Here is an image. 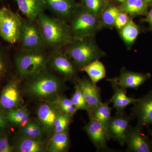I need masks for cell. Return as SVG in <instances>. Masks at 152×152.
<instances>
[{
  "label": "cell",
  "instance_id": "1",
  "mask_svg": "<svg viewBox=\"0 0 152 152\" xmlns=\"http://www.w3.org/2000/svg\"><path fill=\"white\" fill-rule=\"evenodd\" d=\"M36 22L45 46L59 49L67 45L73 39L69 26L64 20L52 18L43 12Z\"/></svg>",
  "mask_w": 152,
  "mask_h": 152
},
{
  "label": "cell",
  "instance_id": "2",
  "mask_svg": "<svg viewBox=\"0 0 152 152\" xmlns=\"http://www.w3.org/2000/svg\"><path fill=\"white\" fill-rule=\"evenodd\" d=\"M94 38L73 39L66 46L65 53L79 69L106 56L105 53L99 48Z\"/></svg>",
  "mask_w": 152,
  "mask_h": 152
},
{
  "label": "cell",
  "instance_id": "3",
  "mask_svg": "<svg viewBox=\"0 0 152 152\" xmlns=\"http://www.w3.org/2000/svg\"><path fill=\"white\" fill-rule=\"evenodd\" d=\"M69 21L73 38L76 39L94 37L102 28L100 19L89 12L80 4L76 5Z\"/></svg>",
  "mask_w": 152,
  "mask_h": 152
},
{
  "label": "cell",
  "instance_id": "4",
  "mask_svg": "<svg viewBox=\"0 0 152 152\" xmlns=\"http://www.w3.org/2000/svg\"><path fill=\"white\" fill-rule=\"evenodd\" d=\"M48 59L44 49H22L16 58L15 64L20 75L30 77L46 70Z\"/></svg>",
  "mask_w": 152,
  "mask_h": 152
},
{
  "label": "cell",
  "instance_id": "5",
  "mask_svg": "<svg viewBox=\"0 0 152 152\" xmlns=\"http://www.w3.org/2000/svg\"><path fill=\"white\" fill-rule=\"evenodd\" d=\"M28 86L29 92L39 98H47L54 95L60 90L61 84L54 76L46 72L31 76Z\"/></svg>",
  "mask_w": 152,
  "mask_h": 152
},
{
  "label": "cell",
  "instance_id": "6",
  "mask_svg": "<svg viewBox=\"0 0 152 152\" xmlns=\"http://www.w3.org/2000/svg\"><path fill=\"white\" fill-rule=\"evenodd\" d=\"M21 18L10 9H0V36L4 40L14 44L18 41Z\"/></svg>",
  "mask_w": 152,
  "mask_h": 152
},
{
  "label": "cell",
  "instance_id": "7",
  "mask_svg": "<svg viewBox=\"0 0 152 152\" xmlns=\"http://www.w3.org/2000/svg\"><path fill=\"white\" fill-rule=\"evenodd\" d=\"M22 19L19 42L25 50L44 49L45 46L37 22Z\"/></svg>",
  "mask_w": 152,
  "mask_h": 152
},
{
  "label": "cell",
  "instance_id": "8",
  "mask_svg": "<svg viewBox=\"0 0 152 152\" xmlns=\"http://www.w3.org/2000/svg\"><path fill=\"white\" fill-rule=\"evenodd\" d=\"M132 111V117L137 120V127L142 129L152 125V91L139 99L134 104Z\"/></svg>",
  "mask_w": 152,
  "mask_h": 152
},
{
  "label": "cell",
  "instance_id": "9",
  "mask_svg": "<svg viewBox=\"0 0 152 152\" xmlns=\"http://www.w3.org/2000/svg\"><path fill=\"white\" fill-rule=\"evenodd\" d=\"M132 116H129L124 111L117 112L112 117L109 123L108 132L110 138L116 141L121 146L125 144L126 135Z\"/></svg>",
  "mask_w": 152,
  "mask_h": 152
},
{
  "label": "cell",
  "instance_id": "10",
  "mask_svg": "<svg viewBox=\"0 0 152 152\" xmlns=\"http://www.w3.org/2000/svg\"><path fill=\"white\" fill-rule=\"evenodd\" d=\"M52 68L66 78H75L77 75L76 66L65 53L55 49L49 58Z\"/></svg>",
  "mask_w": 152,
  "mask_h": 152
},
{
  "label": "cell",
  "instance_id": "11",
  "mask_svg": "<svg viewBox=\"0 0 152 152\" xmlns=\"http://www.w3.org/2000/svg\"><path fill=\"white\" fill-rule=\"evenodd\" d=\"M141 130L137 126L133 127L130 126L125 140L128 152H152V142Z\"/></svg>",
  "mask_w": 152,
  "mask_h": 152
},
{
  "label": "cell",
  "instance_id": "12",
  "mask_svg": "<svg viewBox=\"0 0 152 152\" xmlns=\"http://www.w3.org/2000/svg\"><path fill=\"white\" fill-rule=\"evenodd\" d=\"M21 102L16 78H12L3 88L0 95V108L8 111L18 108Z\"/></svg>",
  "mask_w": 152,
  "mask_h": 152
},
{
  "label": "cell",
  "instance_id": "13",
  "mask_svg": "<svg viewBox=\"0 0 152 152\" xmlns=\"http://www.w3.org/2000/svg\"><path fill=\"white\" fill-rule=\"evenodd\" d=\"M85 130L91 141L98 151H109L107 141L110 139V136L102 125L94 118H91Z\"/></svg>",
  "mask_w": 152,
  "mask_h": 152
},
{
  "label": "cell",
  "instance_id": "14",
  "mask_svg": "<svg viewBox=\"0 0 152 152\" xmlns=\"http://www.w3.org/2000/svg\"><path fill=\"white\" fill-rule=\"evenodd\" d=\"M77 83L84 96L88 110V114L90 118L96 108L102 102L100 88L96 85L94 84L91 80L86 78L78 79Z\"/></svg>",
  "mask_w": 152,
  "mask_h": 152
},
{
  "label": "cell",
  "instance_id": "15",
  "mask_svg": "<svg viewBox=\"0 0 152 152\" xmlns=\"http://www.w3.org/2000/svg\"><path fill=\"white\" fill-rule=\"evenodd\" d=\"M151 75L149 73L134 72L123 69L118 77L107 79L114 82L124 88L137 89L145 82L149 80Z\"/></svg>",
  "mask_w": 152,
  "mask_h": 152
},
{
  "label": "cell",
  "instance_id": "16",
  "mask_svg": "<svg viewBox=\"0 0 152 152\" xmlns=\"http://www.w3.org/2000/svg\"><path fill=\"white\" fill-rule=\"evenodd\" d=\"M46 7L59 18L69 21L76 7L74 0H44Z\"/></svg>",
  "mask_w": 152,
  "mask_h": 152
},
{
  "label": "cell",
  "instance_id": "17",
  "mask_svg": "<svg viewBox=\"0 0 152 152\" xmlns=\"http://www.w3.org/2000/svg\"><path fill=\"white\" fill-rule=\"evenodd\" d=\"M19 10L28 20L35 21L46 8L44 0H15Z\"/></svg>",
  "mask_w": 152,
  "mask_h": 152
},
{
  "label": "cell",
  "instance_id": "18",
  "mask_svg": "<svg viewBox=\"0 0 152 152\" xmlns=\"http://www.w3.org/2000/svg\"><path fill=\"white\" fill-rule=\"evenodd\" d=\"M107 80L110 82L114 91L113 95L109 102L113 104V107L116 109L117 112L124 111L127 106L134 104L138 101L139 99L128 97L126 89L121 88L111 80Z\"/></svg>",
  "mask_w": 152,
  "mask_h": 152
},
{
  "label": "cell",
  "instance_id": "19",
  "mask_svg": "<svg viewBox=\"0 0 152 152\" xmlns=\"http://www.w3.org/2000/svg\"><path fill=\"white\" fill-rule=\"evenodd\" d=\"M120 12L127 13L131 18L146 15L149 6L144 0H126L118 7Z\"/></svg>",
  "mask_w": 152,
  "mask_h": 152
},
{
  "label": "cell",
  "instance_id": "20",
  "mask_svg": "<svg viewBox=\"0 0 152 152\" xmlns=\"http://www.w3.org/2000/svg\"><path fill=\"white\" fill-rule=\"evenodd\" d=\"M58 113L54 106L48 103L42 104L38 109V119L48 129L53 128L55 120L59 115Z\"/></svg>",
  "mask_w": 152,
  "mask_h": 152
},
{
  "label": "cell",
  "instance_id": "21",
  "mask_svg": "<svg viewBox=\"0 0 152 152\" xmlns=\"http://www.w3.org/2000/svg\"><path fill=\"white\" fill-rule=\"evenodd\" d=\"M79 69L87 73L94 84L96 85L98 82L106 77L105 67L99 60H96Z\"/></svg>",
  "mask_w": 152,
  "mask_h": 152
},
{
  "label": "cell",
  "instance_id": "22",
  "mask_svg": "<svg viewBox=\"0 0 152 152\" xmlns=\"http://www.w3.org/2000/svg\"><path fill=\"white\" fill-rule=\"evenodd\" d=\"M140 32V28L132 19L119 31L120 36L128 48H130L135 42Z\"/></svg>",
  "mask_w": 152,
  "mask_h": 152
},
{
  "label": "cell",
  "instance_id": "23",
  "mask_svg": "<svg viewBox=\"0 0 152 152\" xmlns=\"http://www.w3.org/2000/svg\"><path fill=\"white\" fill-rule=\"evenodd\" d=\"M110 102L101 103L96 108L91 118H94L102 124L104 129L109 134L108 126L111 118L112 108L109 107ZM110 136V135H109Z\"/></svg>",
  "mask_w": 152,
  "mask_h": 152
},
{
  "label": "cell",
  "instance_id": "24",
  "mask_svg": "<svg viewBox=\"0 0 152 152\" xmlns=\"http://www.w3.org/2000/svg\"><path fill=\"white\" fill-rule=\"evenodd\" d=\"M69 146V137L67 131L56 133L51 139L48 150L52 152H64Z\"/></svg>",
  "mask_w": 152,
  "mask_h": 152
},
{
  "label": "cell",
  "instance_id": "25",
  "mask_svg": "<svg viewBox=\"0 0 152 152\" xmlns=\"http://www.w3.org/2000/svg\"><path fill=\"white\" fill-rule=\"evenodd\" d=\"M120 11L118 7L113 4H109L103 12L100 18L102 28H113L117 17Z\"/></svg>",
  "mask_w": 152,
  "mask_h": 152
},
{
  "label": "cell",
  "instance_id": "26",
  "mask_svg": "<svg viewBox=\"0 0 152 152\" xmlns=\"http://www.w3.org/2000/svg\"><path fill=\"white\" fill-rule=\"evenodd\" d=\"M43 145L39 139L23 137L17 144V150L20 152H40L43 151Z\"/></svg>",
  "mask_w": 152,
  "mask_h": 152
},
{
  "label": "cell",
  "instance_id": "27",
  "mask_svg": "<svg viewBox=\"0 0 152 152\" xmlns=\"http://www.w3.org/2000/svg\"><path fill=\"white\" fill-rule=\"evenodd\" d=\"M110 0H82L81 5L93 15L100 19Z\"/></svg>",
  "mask_w": 152,
  "mask_h": 152
},
{
  "label": "cell",
  "instance_id": "28",
  "mask_svg": "<svg viewBox=\"0 0 152 152\" xmlns=\"http://www.w3.org/2000/svg\"><path fill=\"white\" fill-rule=\"evenodd\" d=\"M23 137L40 140L43 135V130L41 126L34 122L30 121L25 126L22 128Z\"/></svg>",
  "mask_w": 152,
  "mask_h": 152
},
{
  "label": "cell",
  "instance_id": "29",
  "mask_svg": "<svg viewBox=\"0 0 152 152\" xmlns=\"http://www.w3.org/2000/svg\"><path fill=\"white\" fill-rule=\"evenodd\" d=\"M71 101L77 110H84L88 111V107L82 90L77 83L75 85V91L71 98Z\"/></svg>",
  "mask_w": 152,
  "mask_h": 152
},
{
  "label": "cell",
  "instance_id": "30",
  "mask_svg": "<svg viewBox=\"0 0 152 152\" xmlns=\"http://www.w3.org/2000/svg\"><path fill=\"white\" fill-rule=\"evenodd\" d=\"M58 107L61 113L65 114L71 117L73 116L77 111L71 99L66 97H62L58 99Z\"/></svg>",
  "mask_w": 152,
  "mask_h": 152
},
{
  "label": "cell",
  "instance_id": "31",
  "mask_svg": "<svg viewBox=\"0 0 152 152\" xmlns=\"http://www.w3.org/2000/svg\"><path fill=\"white\" fill-rule=\"evenodd\" d=\"M71 118L65 114H59L54 124V133L62 132L67 130L71 123Z\"/></svg>",
  "mask_w": 152,
  "mask_h": 152
},
{
  "label": "cell",
  "instance_id": "32",
  "mask_svg": "<svg viewBox=\"0 0 152 152\" xmlns=\"http://www.w3.org/2000/svg\"><path fill=\"white\" fill-rule=\"evenodd\" d=\"M28 111L26 107L8 111L7 113L8 120L12 124H16L18 121Z\"/></svg>",
  "mask_w": 152,
  "mask_h": 152
},
{
  "label": "cell",
  "instance_id": "33",
  "mask_svg": "<svg viewBox=\"0 0 152 152\" xmlns=\"http://www.w3.org/2000/svg\"><path fill=\"white\" fill-rule=\"evenodd\" d=\"M132 18L126 13L120 12L115 21L114 27L119 31L129 23Z\"/></svg>",
  "mask_w": 152,
  "mask_h": 152
},
{
  "label": "cell",
  "instance_id": "34",
  "mask_svg": "<svg viewBox=\"0 0 152 152\" xmlns=\"http://www.w3.org/2000/svg\"><path fill=\"white\" fill-rule=\"evenodd\" d=\"M13 148L9 143L7 135H0V152H11L13 151Z\"/></svg>",
  "mask_w": 152,
  "mask_h": 152
},
{
  "label": "cell",
  "instance_id": "35",
  "mask_svg": "<svg viewBox=\"0 0 152 152\" xmlns=\"http://www.w3.org/2000/svg\"><path fill=\"white\" fill-rule=\"evenodd\" d=\"M7 71V60L5 55L0 50V78L4 77Z\"/></svg>",
  "mask_w": 152,
  "mask_h": 152
},
{
  "label": "cell",
  "instance_id": "36",
  "mask_svg": "<svg viewBox=\"0 0 152 152\" xmlns=\"http://www.w3.org/2000/svg\"><path fill=\"white\" fill-rule=\"evenodd\" d=\"M29 113L28 111L18 121L16 124L19 125L21 128L25 126L29 121Z\"/></svg>",
  "mask_w": 152,
  "mask_h": 152
},
{
  "label": "cell",
  "instance_id": "37",
  "mask_svg": "<svg viewBox=\"0 0 152 152\" xmlns=\"http://www.w3.org/2000/svg\"><path fill=\"white\" fill-rule=\"evenodd\" d=\"M8 121L7 113L3 111L0 110V129L5 128Z\"/></svg>",
  "mask_w": 152,
  "mask_h": 152
},
{
  "label": "cell",
  "instance_id": "38",
  "mask_svg": "<svg viewBox=\"0 0 152 152\" xmlns=\"http://www.w3.org/2000/svg\"><path fill=\"white\" fill-rule=\"evenodd\" d=\"M149 10L148 11V13L145 16V22L148 24L150 28L152 30V6H151Z\"/></svg>",
  "mask_w": 152,
  "mask_h": 152
},
{
  "label": "cell",
  "instance_id": "39",
  "mask_svg": "<svg viewBox=\"0 0 152 152\" xmlns=\"http://www.w3.org/2000/svg\"><path fill=\"white\" fill-rule=\"evenodd\" d=\"M149 7L152 6V0H144Z\"/></svg>",
  "mask_w": 152,
  "mask_h": 152
},
{
  "label": "cell",
  "instance_id": "40",
  "mask_svg": "<svg viewBox=\"0 0 152 152\" xmlns=\"http://www.w3.org/2000/svg\"><path fill=\"white\" fill-rule=\"evenodd\" d=\"M115 1H116L117 2L120 3L121 4H122L123 3H124L126 0H115Z\"/></svg>",
  "mask_w": 152,
  "mask_h": 152
},
{
  "label": "cell",
  "instance_id": "41",
  "mask_svg": "<svg viewBox=\"0 0 152 152\" xmlns=\"http://www.w3.org/2000/svg\"><path fill=\"white\" fill-rule=\"evenodd\" d=\"M148 132L151 135V136L152 137V131L151 130L148 129Z\"/></svg>",
  "mask_w": 152,
  "mask_h": 152
},
{
  "label": "cell",
  "instance_id": "42",
  "mask_svg": "<svg viewBox=\"0 0 152 152\" xmlns=\"http://www.w3.org/2000/svg\"><path fill=\"white\" fill-rule=\"evenodd\" d=\"M13 1H15V0H13Z\"/></svg>",
  "mask_w": 152,
  "mask_h": 152
}]
</instances>
